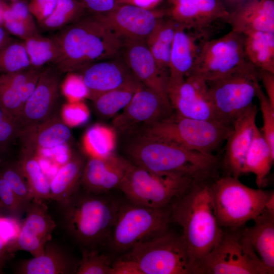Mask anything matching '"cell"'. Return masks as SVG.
I'll return each instance as SVG.
<instances>
[{
    "mask_svg": "<svg viewBox=\"0 0 274 274\" xmlns=\"http://www.w3.org/2000/svg\"><path fill=\"white\" fill-rule=\"evenodd\" d=\"M126 137L124 151L131 163L156 173L187 176L195 182L210 181L219 167L218 158L138 132Z\"/></svg>",
    "mask_w": 274,
    "mask_h": 274,
    "instance_id": "6da1fadb",
    "label": "cell"
},
{
    "mask_svg": "<svg viewBox=\"0 0 274 274\" xmlns=\"http://www.w3.org/2000/svg\"><path fill=\"white\" fill-rule=\"evenodd\" d=\"M211 183H195L170 204L171 221L182 228L194 274L222 232L213 207Z\"/></svg>",
    "mask_w": 274,
    "mask_h": 274,
    "instance_id": "7a4b0ae2",
    "label": "cell"
},
{
    "mask_svg": "<svg viewBox=\"0 0 274 274\" xmlns=\"http://www.w3.org/2000/svg\"><path fill=\"white\" fill-rule=\"evenodd\" d=\"M58 223L80 249H97L109 238L120 203L104 195L80 189L56 202Z\"/></svg>",
    "mask_w": 274,
    "mask_h": 274,
    "instance_id": "3957f363",
    "label": "cell"
},
{
    "mask_svg": "<svg viewBox=\"0 0 274 274\" xmlns=\"http://www.w3.org/2000/svg\"><path fill=\"white\" fill-rule=\"evenodd\" d=\"M55 35L61 55L56 64L59 72L80 71L93 63L120 53L123 42L95 16L83 17Z\"/></svg>",
    "mask_w": 274,
    "mask_h": 274,
    "instance_id": "277c9868",
    "label": "cell"
},
{
    "mask_svg": "<svg viewBox=\"0 0 274 274\" xmlns=\"http://www.w3.org/2000/svg\"><path fill=\"white\" fill-rule=\"evenodd\" d=\"M232 126L216 120L184 117L173 112L154 123L130 132H138L168 141L186 149L212 154L226 141Z\"/></svg>",
    "mask_w": 274,
    "mask_h": 274,
    "instance_id": "5b68a950",
    "label": "cell"
},
{
    "mask_svg": "<svg viewBox=\"0 0 274 274\" xmlns=\"http://www.w3.org/2000/svg\"><path fill=\"white\" fill-rule=\"evenodd\" d=\"M238 178L227 175L211 183L213 207L222 228H241L254 221L273 192L249 187Z\"/></svg>",
    "mask_w": 274,
    "mask_h": 274,
    "instance_id": "8992f818",
    "label": "cell"
},
{
    "mask_svg": "<svg viewBox=\"0 0 274 274\" xmlns=\"http://www.w3.org/2000/svg\"><path fill=\"white\" fill-rule=\"evenodd\" d=\"M196 182L186 175L154 172L129 161L118 188L132 203L161 208L170 206Z\"/></svg>",
    "mask_w": 274,
    "mask_h": 274,
    "instance_id": "52a82bcc",
    "label": "cell"
},
{
    "mask_svg": "<svg viewBox=\"0 0 274 274\" xmlns=\"http://www.w3.org/2000/svg\"><path fill=\"white\" fill-rule=\"evenodd\" d=\"M170 205L153 208L129 203L120 204L109 236L111 248L127 252L138 244L169 229Z\"/></svg>",
    "mask_w": 274,
    "mask_h": 274,
    "instance_id": "ba28073f",
    "label": "cell"
},
{
    "mask_svg": "<svg viewBox=\"0 0 274 274\" xmlns=\"http://www.w3.org/2000/svg\"><path fill=\"white\" fill-rule=\"evenodd\" d=\"M206 82L217 121L230 126L253 104L260 86L258 69L250 62L227 75Z\"/></svg>",
    "mask_w": 274,
    "mask_h": 274,
    "instance_id": "9c48e42d",
    "label": "cell"
},
{
    "mask_svg": "<svg viewBox=\"0 0 274 274\" xmlns=\"http://www.w3.org/2000/svg\"><path fill=\"white\" fill-rule=\"evenodd\" d=\"M122 257L134 261L143 274H194L182 234L169 229L138 244Z\"/></svg>",
    "mask_w": 274,
    "mask_h": 274,
    "instance_id": "30bf717a",
    "label": "cell"
},
{
    "mask_svg": "<svg viewBox=\"0 0 274 274\" xmlns=\"http://www.w3.org/2000/svg\"><path fill=\"white\" fill-rule=\"evenodd\" d=\"M244 227L222 228L219 241L204 258L197 274H268L245 237Z\"/></svg>",
    "mask_w": 274,
    "mask_h": 274,
    "instance_id": "8fae6325",
    "label": "cell"
},
{
    "mask_svg": "<svg viewBox=\"0 0 274 274\" xmlns=\"http://www.w3.org/2000/svg\"><path fill=\"white\" fill-rule=\"evenodd\" d=\"M244 43V35L232 30L219 38L205 41L190 75L209 81L240 68L250 62L245 55Z\"/></svg>",
    "mask_w": 274,
    "mask_h": 274,
    "instance_id": "7c38bea8",
    "label": "cell"
},
{
    "mask_svg": "<svg viewBox=\"0 0 274 274\" xmlns=\"http://www.w3.org/2000/svg\"><path fill=\"white\" fill-rule=\"evenodd\" d=\"M166 15V12L162 10L122 4L106 14L94 16L123 42H146Z\"/></svg>",
    "mask_w": 274,
    "mask_h": 274,
    "instance_id": "4fadbf2b",
    "label": "cell"
},
{
    "mask_svg": "<svg viewBox=\"0 0 274 274\" xmlns=\"http://www.w3.org/2000/svg\"><path fill=\"white\" fill-rule=\"evenodd\" d=\"M44 201L33 198L27 206L20 231L6 245L10 255L19 251L28 252L33 257L44 253L45 245L52 238V233L57 226Z\"/></svg>",
    "mask_w": 274,
    "mask_h": 274,
    "instance_id": "5bb4252c",
    "label": "cell"
},
{
    "mask_svg": "<svg viewBox=\"0 0 274 274\" xmlns=\"http://www.w3.org/2000/svg\"><path fill=\"white\" fill-rule=\"evenodd\" d=\"M170 18L178 25L208 39L222 23H227L229 12L221 0H175Z\"/></svg>",
    "mask_w": 274,
    "mask_h": 274,
    "instance_id": "9a60e30c",
    "label": "cell"
},
{
    "mask_svg": "<svg viewBox=\"0 0 274 274\" xmlns=\"http://www.w3.org/2000/svg\"><path fill=\"white\" fill-rule=\"evenodd\" d=\"M169 102L153 91L141 87L129 104L112 121L116 133L125 134L142 126L159 121L170 115Z\"/></svg>",
    "mask_w": 274,
    "mask_h": 274,
    "instance_id": "2e32d148",
    "label": "cell"
},
{
    "mask_svg": "<svg viewBox=\"0 0 274 274\" xmlns=\"http://www.w3.org/2000/svg\"><path fill=\"white\" fill-rule=\"evenodd\" d=\"M59 90L58 72L50 68L42 70L35 89L17 120L21 132L42 123L57 112Z\"/></svg>",
    "mask_w": 274,
    "mask_h": 274,
    "instance_id": "e0dca14e",
    "label": "cell"
},
{
    "mask_svg": "<svg viewBox=\"0 0 274 274\" xmlns=\"http://www.w3.org/2000/svg\"><path fill=\"white\" fill-rule=\"evenodd\" d=\"M167 96L173 111L180 116L217 121L208 84L199 76L191 75L168 88Z\"/></svg>",
    "mask_w": 274,
    "mask_h": 274,
    "instance_id": "ac0fdd59",
    "label": "cell"
},
{
    "mask_svg": "<svg viewBox=\"0 0 274 274\" xmlns=\"http://www.w3.org/2000/svg\"><path fill=\"white\" fill-rule=\"evenodd\" d=\"M120 55L133 74L145 87L169 102V75L157 64L145 42H123Z\"/></svg>",
    "mask_w": 274,
    "mask_h": 274,
    "instance_id": "d6986e66",
    "label": "cell"
},
{
    "mask_svg": "<svg viewBox=\"0 0 274 274\" xmlns=\"http://www.w3.org/2000/svg\"><path fill=\"white\" fill-rule=\"evenodd\" d=\"M89 92L88 98L128 85L140 82L120 55L91 64L80 71Z\"/></svg>",
    "mask_w": 274,
    "mask_h": 274,
    "instance_id": "ffe728a7",
    "label": "cell"
},
{
    "mask_svg": "<svg viewBox=\"0 0 274 274\" xmlns=\"http://www.w3.org/2000/svg\"><path fill=\"white\" fill-rule=\"evenodd\" d=\"M129 163L126 158L115 153L105 158L89 157L83 168L81 188L96 194L118 188Z\"/></svg>",
    "mask_w": 274,
    "mask_h": 274,
    "instance_id": "44dd1931",
    "label": "cell"
},
{
    "mask_svg": "<svg viewBox=\"0 0 274 274\" xmlns=\"http://www.w3.org/2000/svg\"><path fill=\"white\" fill-rule=\"evenodd\" d=\"M257 112L256 106L253 104L232 125L223 161L227 175L238 178L244 175V161L256 126Z\"/></svg>",
    "mask_w": 274,
    "mask_h": 274,
    "instance_id": "7402d4cb",
    "label": "cell"
},
{
    "mask_svg": "<svg viewBox=\"0 0 274 274\" xmlns=\"http://www.w3.org/2000/svg\"><path fill=\"white\" fill-rule=\"evenodd\" d=\"M80 260L64 245L52 238L45 246L44 253L38 257L23 259L14 270L17 274H74Z\"/></svg>",
    "mask_w": 274,
    "mask_h": 274,
    "instance_id": "603a6c76",
    "label": "cell"
},
{
    "mask_svg": "<svg viewBox=\"0 0 274 274\" xmlns=\"http://www.w3.org/2000/svg\"><path fill=\"white\" fill-rule=\"evenodd\" d=\"M208 40L177 24L170 56L168 89L191 74L201 46Z\"/></svg>",
    "mask_w": 274,
    "mask_h": 274,
    "instance_id": "cb8c5ba5",
    "label": "cell"
},
{
    "mask_svg": "<svg viewBox=\"0 0 274 274\" xmlns=\"http://www.w3.org/2000/svg\"><path fill=\"white\" fill-rule=\"evenodd\" d=\"M227 23L243 35L274 32V0H247L230 13Z\"/></svg>",
    "mask_w": 274,
    "mask_h": 274,
    "instance_id": "d4e9b609",
    "label": "cell"
},
{
    "mask_svg": "<svg viewBox=\"0 0 274 274\" xmlns=\"http://www.w3.org/2000/svg\"><path fill=\"white\" fill-rule=\"evenodd\" d=\"M72 132L56 113L42 123L20 133L21 151L36 153L40 149H52L65 144Z\"/></svg>",
    "mask_w": 274,
    "mask_h": 274,
    "instance_id": "484cf974",
    "label": "cell"
},
{
    "mask_svg": "<svg viewBox=\"0 0 274 274\" xmlns=\"http://www.w3.org/2000/svg\"><path fill=\"white\" fill-rule=\"evenodd\" d=\"M250 227H244L243 232L268 271L274 273V213L265 209L254 220Z\"/></svg>",
    "mask_w": 274,
    "mask_h": 274,
    "instance_id": "4316f807",
    "label": "cell"
},
{
    "mask_svg": "<svg viewBox=\"0 0 274 274\" xmlns=\"http://www.w3.org/2000/svg\"><path fill=\"white\" fill-rule=\"evenodd\" d=\"M274 161L273 152L256 125L253 138L246 154L244 164V174L252 173L255 177L256 184L262 188L267 183Z\"/></svg>",
    "mask_w": 274,
    "mask_h": 274,
    "instance_id": "83f0119b",
    "label": "cell"
},
{
    "mask_svg": "<svg viewBox=\"0 0 274 274\" xmlns=\"http://www.w3.org/2000/svg\"><path fill=\"white\" fill-rule=\"evenodd\" d=\"M85 162L80 155L71 156L50 181V199L56 202L61 201L80 189Z\"/></svg>",
    "mask_w": 274,
    "mask_h": 274,
    "instance_id": "f1b7e54d",
    "label": "cell"
},
{
    "mask_svg": "<svg viewBox=\"0 0 274 274\" xmlns=\"http://www.w3.org/2000/svg\"><path fill=\"white\" fill-rule=\"evenodd\" d=\"M36 69L30 67L17 72L0 74V106L17 120L25 103L24 85Z\"/></svg>",
    "mask_w": 274,
    "mask_h": 274,
    "instance_id": "f546056e",
    "label": "cell"
},
{
    "mask_svg": "<svg viewBox=\"0 0 274 274\" xmlns=\"http://www.w3.org/2000/svg\"><path fill=\"white\" fill-rule=\"evenodd\" d=\"M244 50L248 61L256 68L274 73V32L244 35Z\"/></svg>",
    "mask_w": 274,
    "mask_h": 274,
    "instance_id": "4dcf8cb0",
    "label": "cell"
},
{
    "mask_svg": "<svg viewBox=\"0 0 274 274\" xmlns=\"http://www.w3.org/2000/svg\"><path fill=\"white\" fill-rule=\"evenodd\" d=\"M177 24L170 17L163 19L146 41L159 66L169 75L171 50Z\"/></svg>",
    "mask_w": 274,
    "mask_h": 274,
    "instance_id": "1f68e13d",
    "label": "cell"
},
{
    "mask_svg": "<svg viewBox=\"0 0 274 274\" xmlns=\"http://www.w3.org/2000/svg\"><path fill=\"white\" fill-rule=\"evenodd\" d=\"M17 161L33 198L43 201L50 199V181L43 173L36 154L21 151Z\"/></svg>",
    "mask_w": 274,
    "mask_h": 274,
    "instance_id": "d6a6232c",
    "label": "cell"
},
{
    "mask_svg": "<svg viewBox=\"0 0 274 274\" xmlns=\"http://www.w3.org/2000/svg\"><path fill=\"white\" fill-rule=\"evenodd\" d=\"M23 43L32 67L41 68L49 62L56 64L60 59V48L55 36L46 37L38 33L23 40Z\"/></svg>",
    "mask_w": 274,
    "mask_h": 274,
    "instance_id": "836d02e7",
    "label": "cell"
},
{
    "mask_svg": "<svg viewBox=\"0 0 274 274\" xmlns=\"http://www.w3.org/2000/svg\"><path fill=\"white\" fill-rule=\"evenodd\" d=\"M143 86L141 82H138L99 95L92 100L95 112L105 118L115 116L129 104L135 92Z\"/></svg>",
    "mask_w": 274,
    "mask_h": 274,
    "instance_id": "e575fe53",
    "label": "cell"
},
{
    "mask_svg": "<svg viewBox=\"0 0 274 274\" xmlns=\"http://www.w3.org/2000/svg\"><path fill=\"white\" fill-rule=\"evenodd\" d=\"M116 132L111 127L95 124L87 129L83 145L89 157L105 158L114 153Z\"/></svg>",
    "mask_w": 274,
    "mask_h": 274,
    "instance_id": "d590c367",
    "label": "cell"
},
{
    "mask_svg": "<svg viewBox=\"0 0 274 274\" xmlns=\"http://www.w3.org/2000/svg\"><path fill=\"white\" fill-rule=\"evenodd\" d=\"M85 11L79 0H57L53 11L39 24L47 30L61 29L82 18Z\"/></svg>",
    "mask_w": 274,
    "mask_h": 274,
    "instance_id": "8d00e7d4",
    "label": "cell"
},
{
    "mask_svg": "<svg viewBox=\"0 0 274 274\" xmlns=\"http://www.w3.org/2000/svg\"><path fill=\"white\" fill-rule=\"evenodd\" d=\"M0 175L27 208L33 196L17 160H7L0 167Z\"/></svg>",
    "mask_w": 274,
    "mask_h": 274,
    "instance_id": "74e56055",
    "label": "cell"
},
{
    "mask_svg": "<svg viewBox=\"0 0 274 274\" xmlns=\"http://www.w3.org/2000/svg\"><path fill=\"white\" fill-rule=\"evenodd\" d=\"M31 67L22 42L12 41L0 49V73H11Z\"/></svg>",
    "mask_w": 274,
    "mask_h": 274,
    "instance_id": "f35d334b",
    "label": "cell"
},
{
    "mask_svg": "<svg viewBox=\"0 0 274 274\" xmlns=\"http://www.w3.org/2000/svg\"><path fill=\"white\" fill-rule=\"evenodd\" d=\"M82 257L76 274H111L112 263L109 256L97 249H81Z\"/></svg>",
    "mask_w": 274,
    "mask_h": 274,
    "instance_id": "ab89813d",
    "label": "cell"
},
{
    "mask_svg": "<svg viewBox=\"0 0 274 274\" xmlns=\"http://www.w3.org/2000/svg\"><path fill=\"white\" fill-rule=\"evenodd\" d=\"M20 132L17 120L0 106V151L6 154Z\"/></svg>",
    "mask_w": 274,
    "mask_h": 274,
    "instance_id": "60d3db41",
    "label": "cell"
},
{
    "mask_svg": "<svg viewBox=\"0 0 274 274\" xmlns=\"http://www.w3.org/2000/svg\"><path fill=\"white\" fill-rule=\"evenodd\" d=\"M26 209L9 184L0 175V212L9 216L22 219Z\"/></svg>",
    "mask_w": 274,
    "mask_h": 274,
    "instance_id": "b9f144b4",
    "label": "cell"
},
{
    "mask_svg": "<svg viewBox=\"0 0 274 274\" xmlns=\"http://www.w3.org/2000/svg\"><path fill=\"white\" fill-rule=\"evenodd\" d=\"M256 97L259 100L263 122L260 131L271 151L274 152V107L271 105L261 86L257 91Z\"/></svg>",
    "mask_w": 274,
    "mask_h": 274,
    "instance_id": "7bdbcfd3",
    "label": "cell"
},
{
    "mask_svg": "<svg viewBox=\"0 0 274 274\" xmlns=\"http://www.w3.org/2000/svg\"><path fill=\"white\" fill-rule=\"evenodd\" d=\"M62 91L68 102H75L88 98V90L81 75L68 73L62 85Z\"/></svg>",
    "mask_w": 274,
    "mask_h": 274,
    "instance_id": "ee69618b",
    "label": "cell"
},
{
    "mask_svg": "<svg viewBox=\"0 0 274 274\" xmlns=\"http://www.w3.org/2000/svg\"><path fill=\"white\" fill-rule=\"evenodd\" d=\"M89 117V110L82 100L68 102L62 107L61 119L69 127L82 125Z\"/></svg>",
    "mask_w": 274,
    "mask_h": 274,
    "instance_id": "f6af8a7d",
    "label": "cell"
},
{
    "mask_svg": "<svg viewBox=\"0 0 274 274\" xmlns=\"http://www.w3.org/2000/svg\"><path fill=\"white\" fill-rule=\"evenodd\" d=\"M23 219L4 215L0 212V238L7 245L17 236Z\"/></svg>",
    "mask_w": 274,
    "mask_h": 274,
    "instance_id": "bcb514c9",
    "label": "cell"
},
{
    "mask_svg": "<svg viewBox=\"0 0 274 274\" xmlns=\"http://www.w3.org/2000/svg\"><path fill=\"white\" fill-rule=\"evenodd\" d=\"M3 24L6 29L10 33L19 37L23 41L39 33L37 26L30 25L13 18L3 17Z\"/></svg>",
    "mask_w": 274,
    "mask_h": 274,
    "instance_id": "7dc6e473",
    "label": "cell"
},
{
    "mask_svg": "<svg viewBox=\"0 0 274 274\" xmlns=\"http://www.w3.org/2000/svg\"><path fill=\"white\" fill-rule=\"evenodd\" d=\"M57 0H29L27 3L29 12L39 24L53 11Z\"/></svg>",
    "mask_w": 274,
    "mask_h": 274,
    "instance_id": "c3c4849f",
    "label": "cell"
},
{
    "mask_svg": "<svg viewBox=\"0 0 274 274\" xmlns=\"http://www.w3.org/2000/svg\"><path fill=\"white\" fill-rule=\"evenodd\" d=\"M86 11L93 15H99L110 12L119 5L118 0H79Z\"/></svg>",
    "mask_w": 274,
    "mask_h": 274,
    "instance_id": "681fc988",
    "label": "cell"
},
{
    "mask_svg": "<svg viewBox=\"0 0 274 274\" xmlns=\"http://www.w3.org/2000/svg\"><path fill=\"white\" fill-rule=\"evenodd\" d=\"M111 274H143L133 260L122 257L112 264Z\"/></svg>",
    "mask_w": 274,
    "mask_h": 274,
    "instance_id": "f907efd6",
    "label": "cell"
},
{
    "mask_svg": "<svg viewBox=\"0 0 274 274\" xmlns=\"http://www.w3.org/2000/svg\"><path fill=\"white\" fill-rule=\"evenodd\" d=\"M259 80L263 85L267 96L271 105L274 107V73L258 69Z\"/></svg>",
    "mask_w": 274,
    "mask_h": 274,
    "instance_id": "816d5d0a",
    "label": "cell"
},
{
    "mask_svg": "<svg viewBox=\"0 0 274 274\" xmlns=\"http://www.w3.org/2000/svg\"><path fill=\"white\" fill-rule=\"evenodd\" d=\"M161 0H118L119 5L128 4L146 9H154Z\"/></svg>",
    "mask_w": 274,
    "mask_h": 274,
    "instance_id": "f5cc1de1",
    "label": "cell"
},
{
    "mask_svg": "<svg viewBox=\"0 0 274 274\" xmlns=\"http://www.w3.org/2000/svg\"><path fill=\"white\" fill-rule=\"evenodd\" d=\"M11 256L7 252L6 244L0 238V273H3L4 267Z\"/></svg>",
    "mask_w": 274,
    "mask_h": 274,
    "instance_id": "db71d44e",
    "label": "cell"
},
{
    "mask_svg": "<svg viewBox=\"0 0 274 274\" xmlns=\"http://www.w3.org/2000/svg\"><path fill=\"white\" fill-rule=\"evenodd\" d=\"M230 13L235 10L247 0H221Z\"/></svg>",
    "mask_w": 274,
    "mask_h": 274,
    "instance_id": "11a10c76",
    "label": "cell"
},
{
    "mask_svg": "<svg viewBox=\"0 0 274 274\" xmlns=\"http://www.w3.org/2000/svg\"><path fill=\"white\" fill-rule=\"evenodd\" d=\"M12 41L6 30L0 26V49Z\"/></svg>",
    "mask_w": 274,
    "mask_h": 274,
    "instance_id": "9f6ffc18",
    "label": "cell"
},
{
    "mask_svg": "<svg viewBox=\"0 0 274 274\" xmlns=\"http://www.w3.org/2000/svg\"><path fill=\"white\" fill-rule=\"evenodd\" d=\"M265 209L270 212L274 213V192L268 199Z\"/></svg>",
    "mask_w": 274,
    "mask_h": 274,
    "instance_id": "6f0895ef",
    "label": "cell"
},
{
    "mask_svg": "<svg viewBox=\"0 0 274 274\" xmlns=\"http://www.w3.org/2000/svg\"><path fill=\"white\" fill-rule=\"evenodd\" d=\"M168 1L172 4L175 0H168Z\"/></svg>",
    "mask_w": 274,
    "mask_h": 274,
    "instance_id": "680465c9",
    "label": "cell"
},
{
    "mask_svg": "<svg viewBox=\"0 0 274 274\" xmlns=\"http://www.w3.org/2000/svg\"><path fill=\"white\" fill-rule=\"evenodd\" d=\"M12 1H16V0H12ZM22 1H25V0H22Z\"/></svg>",
    "mask_w": 274,
    "mask_h": 274,
    "instance_id": "91938a15",
    "label": "cell"
}]
</instances>
